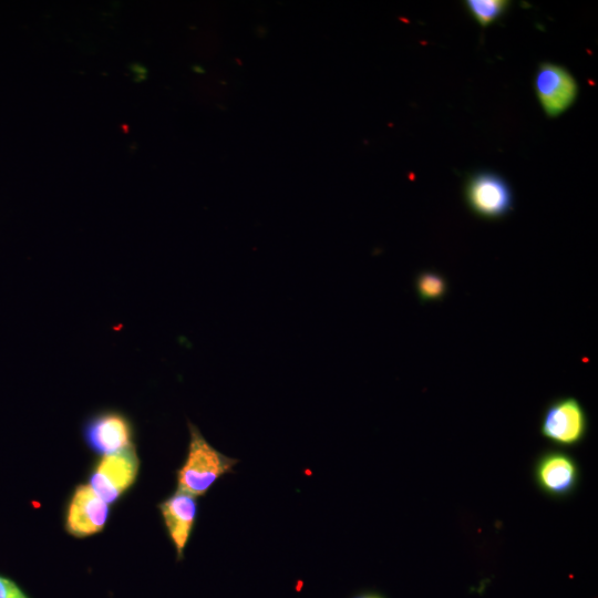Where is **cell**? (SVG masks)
Listing matches in <instances>:
<instances>
[{
  "label": "cell",
  "mask_w": 598,
  "mask_h": 598,
  "mask_svg": "<svg viewBox=\"0 0 598 598\" xmlns=\"http://www.w3.org/2000/svg\"><path fill=\"white\" fill-rule=\"evenodd\" d=\"M415 289L422 303L442 300L448 289L446 278L434 270H423L415 278Z\"/></svg>",
  "instance_id": "cell-10"
},
{
  "label": "cell",
  "mask_w": 598,
  "mask_h": 598,
  "mask_svg": "<svg viewBox=\"0 0 598 598\" xmlns=\"http://www.w3.org/2000/svg\"><path fill=\"white\" fill-rule=\"evenodd\" d=\"M535 91L545 114L557 117L575 103L578 84L563 65L544 62L535 74Z\"/></svg>",
  "instance_id": "cell-7"
},
{
  "label": "cell",
  "mask_w": 598,
  "mask_h": 598,
  "mask_svg": "<svg viewBox=\"0 0 598 598\" xmlns=\"http://www.w3.org/2000/svg\"><path fill=\"white\" fill-rule=\"evenodd\" d=\"M0 598H30L11 578L0 574Z\"/></svg>",
  "instance_id": "cell-12"
},
{
  "label": "cell",
  "mask_w": 598,
  "mask_h": 598,
  "mask_svg": "<svg viewBox=\"0 0 598 598\" xmlns=\"http://www.w3.org/2000/svg\"><path fill=\"white\" fill-rule=\"evenodd\" d=\"M534 478L546 495L565 498L576 491L580 471L575 458L568 453L559 450L546 451L535 463Z\"/></svg>",
  "instance_id": "cell-8"
},
{
  "label": "cell",
  "mask_w": 598,
  "mask_h": 598,
  "mask_svg": "<svg viewBox=\"0 0 598 598\" xmlns=\"http://www.w3.org/2000/svg\"><path fill=\"white\" fill-rule=\"evenodd\" d=\"M587 432V413L575 398L556 399L543 412L540 434L558 446L574 447L585 440Z\"/></svg>",
  "instance_id": "cell-3"
},
{
  "label": "cell",
  "mask_w": 598,
  "mask_h": 598,
  "mask_svg": "<svg viewBox=\"0 0 598 598\" xmlns=\"http://www.w3.org/2000/svg\"><path fill=\"white\" fill-rule=\"evenodd\" d=\"M509 6L504 0H467L466 7L475 20L482 25L487 27L496 21Z\"/></svg>",
  "instance_id": "cell-11"
},
{
  "label": "cell",
  "mask_w": 598,
  "mask_h": 598,
  "mask_svg": "<svg viewBox=\"0 0 598 598\" xmlns=\"http://www.w3.org/2000/svg\"><path fill=\"white\" fill-rule=\"evenodd\" d=\"M157 507L168 538L175 548L176 559L182 560L197 520V499L192 494L176 488Z\"/></svg>",
  "instance_id": "cell-9"
},
{
  "label": "cell",
  "mask_w": 598,
  "mask_h": 598,
  "mask_svg": "<svg viewBox=\"0 0 598 598\" xmlns=\"http://www.w3.org/2000/svg\"><path fill=\"white\" fill-rule=\"evenodd\" d=\"M188 431L187 453L176 471L177 488L195 497L205 496L219 478L234 473L239 460L215 448L192 422H188Z\"/></svg>",
  "instance_id": "cell-1"
},
{
  "label": "cell",
  "mask_w": 598,
  "mask_h": 598,
  "mask_svg": "<svg viewBox=\"0 0 598 598\" xmlns=\"http://www.w3.org/2000/svg\"><path fill=\"white\" fill-rule=\"evenodd\" d=\"M468 208L486 219L505 217L514 205L512 189L498 174L480 172L472 175L464 189Z\"/></svg>",
  "instance_id": "cell-5"
},
{
  "label": "cell",
  "mask_w": 598,
  "mask_h": 598,
  "mask_svg": "<svg viewBox=\"0 0 598 598\" xmlns=\"http://www.w3.org/2000/svg\"><path fill=\"white\" fill-rule=\"evenodd\" d=\"M351 598H384L382 595L373 591H364L352 596Z\"/></svg>",
  "instance_id": "cell-13"
},
{
  "label": "cell",
  "mask_w": 598,
  "mask_h": 598,
  "mask_svg": "<svg viewBox=\"0 0 598 598\" xmlns=\"http://www.w3.org/2000/svg\"><path fill=\"white\" fill-rule=\"evenodd\" d=\"M140 460L134 445L103 455L94 465L89 485L107 504L117 502L135 483Z\"/></svg>",
  "instance_id": "cell-2"
},
{
  "label": "cell",
  "mask_w": 598,
  "mask_h": 598,
  "mask_svg": "<svg viewBox=\"0 0 598 598\" xmlns=\"http://www.w3.org/2000/svg\"><path fill=\"white\" fill-rule=\"evenodd\" d=\"M109 516L110 504L104 502L89 484H80L68 502L64 528L75 538H85L102 532Z\"/></svg>",
  "instance_id": "cell-6"
},
{
  "label": "cell",
  "mask_w": 598,
  "mask_h": 598,
  "mask_svg": "<svg viewBox=\"0 0 598 598\" xmlns=\"http://www.w3.org/2000/svg\"><path fill=\"white\" fill-rule=\"evenodd\" d=\"M134 427L130 417L114 409L90 415L83 423L82 436L86 446L103 456L133 444Z\"/></svg>",
  "instance_id": "cell-4"
}]
</instances>
